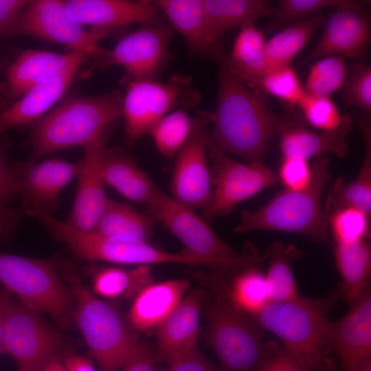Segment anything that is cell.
I'll use <instances>...</instances> for the list:
<instances>
[{
  "instance_id": "1",
  "label": "cell",
  "mask_w": 371,
  "mask_h": 371,
  "mask_svg": "<svg viewBox=\"0 0 371 371\" xmlns=\"http://www.w3.org/2000/svg\"><path fill=\"white\" fill-rule=\"evenodd\" d=\"M208 148L263 163L269 142L276 135L305 126L302 116L272 111L231 70L224 58L218 71V94Z\"/></svg>"
},
{
  "instance_id": "2",
  "label": "cell",
  "mask_w": 371,
  "mask_h": 371,
  "mask_svg": "<svg viewBox=\"0 0 371 371\" xmlns=\"http://www.w3.org/2000/svg\"><path fill=\"white\" fill-rule=\"evenodd\" d=\"M123 95L114 90L98 96L75 92L30 124V161L74 146H85L122 117Z\"/></svg>"
},
{
  "instance_id": "3",
  "label": "cell",
  "mask_w": 371,
  "mask_h": 371,
  "mask_svg": "<svg viewBox=\"0 0 371 371\" xmlns=\"http://www.w3.org/2000/svg\"><path fill=\"white\" fill-rule=\"evenodd\" d=\"M341 297L338 289L322 297L270 302L254 319L261 329L279 337L304 366L315 371L330 356L328 315Z\"/></svg>"
},
{
  "instance_id": "4",
  "label": "cell",
  "mask_w": 371,
  "mask_h": 371,
  "mask_svg": "<svg viewBox=\"0 0 371 371\" xmlns=\"http://www.w3.org/2000/svg\"><path fill=\"white\" fill-rule=\"evenodd\" d=\"M327 155L315 158L310 183L301 190L285 188L260 208L243 210L237 233L256 230L295 233L328 243L330 229L322 205V194L331 174Z\"/></svg>"
},
{
  "instance_id": "5",
  "label": "cell",
  "mask_w": 371,
  "mask_h": 371,
  "mask_svg": "<svg viewBox=\"0 0 371 371\" xmlns=\"http://www.w3.org/2000/svg\"><path fill=\"white\" fill-rule=\"evenodd\" d=\"M27 214L35 218L54 239L65 243L76 255L84 259L139 265L179 263L212 266L209 260L186 249L171 253L148 242L105 236L74 229L57 219L50 211L40 207L28 209Z\"/></svg>"
},
{
  "instance_id": "6",
  "label": "cell",
  "mask_w": 371,
  "mask_h": 371,
  "mask_svg": "<svg viewBox=\"0 0 371 371\" xmlns=\"http://www.w3.org/2000/svg\"><path fill=\"white\" fill-rule=\"evenodd\" d=\"M145 205L147 214L178 238L186 249L209 260L213 267L243 269L258 267L267 260L266 253L260 255L252 244L248 243L243 252L234 249L194 210L177 203L158 186Z\"/></svg>"
},
{
  "instance_id": "7",
  "label": "cell",
  "mask_w": 371,
  "mask_h": 371,
  "mask_svg": "<svg viewBox=\"0 0 371 371\" xmlns=\"http://www.w3.org/2000/svg\"><path fill=\"white\" fill-rule=\"evenodd\" d=\"M0 282L23 303L48 314L61 328L71 326L74 313L71 293L52 260L0 251Z\"/></svg>"
},
{
  "instance_id": "8",
  "label": "cell",
  "mask_w": 371,
  "mask_h": 371,
  "mask_svg": "<svg viewBox=\"0 0 371 371\" xmlns=\"http://www.w3.org/2000/svg\"><path fill=\"white\" fill-rule=\"evenodd\" d=\"M74 318L102 371H118L139 343L117 312L80 281L73 279Z\"/></svg>"
},
{
  "instance_id": "9",
  "label": "cell",
  "mask_w": 371,
  "mask_h": 371,
  "mask_svg": "<svg viewBox=\"0 0 371 371\" xmlns=\"http://www.w3.org/2000/svg\"><path fill=\"white\" fill-rule=\"evenodd\" d=\"M126 87L122 101L125 121V142L133 145L148 134L164 116L177 109L198 104L200 94L192 85L191 76L175 74L166 82L157 78L132 79L124 76Z\"/></svg>"
},
{
  "instance_id": "10",
  "label": "cell",
  "mask_w": 371,
  "mask_h": 371,
  "mask_svg": "<svg viewBox=\"0 0 371 371\" xmlns=\"http://www.w3.org/2000/svg\"><path fill=\"white\" fill-rule=\"evenodd\" d=\"M208 339L221 365V371H260L273 341L265 342L261 328L227 300L208 311Z\"/></svg>"
},
{
  "instance_id": "11",
  "label": "cell",
  "mask_w": 371,
  "mask_h": 371,
  "mask_svg": "<svg viewBox=\"0 0 371 371\" xmlns=\"http://www.w3.org/2000/svg\"><path fill=\"white\" fill-rule=\"evenodd\" d=\"M62 335L40 313L11 296L4 319L3 354L17 363V371H43L63 345Z\"/></svg>"
},
{
  "instance_id": "12",
  "label": "cell",
  "mask_w": 371,
  "mask_h": 371,
  "mask_svg": "<svg viewBox=\"0 0 371 371\" xmlns=\"http://www.w3.org/2000/svg\"><path fill=\"white\" fill-rule=\"evenodd\" d=\"M31 36L64 45L71 51L85 54L93 62L105 49L99 42L106 36L98 31L86 30L69 14L64 1H30L17 19L11 38Z\"/></svg>"
},
{
  "instance_id": "13",
  "label": "cell",
  "mask_w": 371,
  "mask_h": 371,
  "mask_svg": "<svg viewBox=\"0 0 371 371\" xmlns=\"http://www.w3.org/2000/svg\"><path fill=\"white\" fill-rule=\"evenodd\" d=\"M173 30L171 26L159 23L129 31L119 38L113 49H106L91 69L119 65L126 69L125 76L129 78H157L171 58L169 44Z\"/></svg>"
},
{
  "instance_id": "14",
  "label": "cell",
  "mask_w": 371,
  "mask_h": 371,
  "mask_svg": "<svg viewBox=\"0 0 371 371\" xmlns=\"http://www.w3.org/2000/svg\"><path fill=\"white\" fill-rule=\"evenodd\" d=\"M212 185L210 207L203 212L207 222L229 214L239 203L274 186L278 175L264 163H242L215 149L208 148Z\"/></svg>"
},
{
  "instance_id": "15",
  "label": "cell",
  "mask_w": 371,
  "mask_h": 371,
  "mask_svg": "<svg viewBox=\"0 0 371 371\" xmlns=\"http://www.w3.org/2000/svg\"><path fill=\"white\" fill-rule=\"evenodd\" d=\"M88 59L85 54L74 51L57 53L26 49L20 52L4 69L5 96L1 111L31 89L76 74Z\"/></svg>"
},
{
  "instance_id": "16",
  "label": "cell",
  "mask_w": 371,
  "mask_h": 371,
  "mask_svg": "<svg viewBox=\"0 0 371 371\" xmlns=\"http://www.w3.org/2000/svg\"><path fill=\"white\" fill-rule=\"evenodd\" d=\"M210 132L194 133L177 154L170 189L171 197L191 208L205 211L212 201V180L207 153Z\"/></svg>"
},
{
  "instance_id": "17",
  "label": "cell",
  "mask_w": 371,
  "mask_h": 371,
  "mask_svg": "<svg viewBox=\"0 0 371 371\" xmlns=\"http://www.w3.org/2000/svg\"><path fill=\"white\" fill-rule=\"evenodd\" d=\"M18 198L23 207H37L52 212L58 203L63 188L78 177L82 167V159L69 162L54 158L42 161L12 160Z\"/></svg>"
},
{
  "instance_id": "18",
  "label": "cell",
  "mask_w": 371,
  "mask_h": 371,
  "mask_svg": "<svg viewBox=\"0 0 371 371\" xmlns=\"http://www.w3.org/2000/svg\"><path fill=\"white\" fill-rule=\"evenodd\" d=\"M119 122L106 127L84 146L85 156L72 210L65 221L74 229L91 231L99 219L108 197L104 190L101 165L106 145Z\"/></svg>"
},
{
  "instance_id": "19",
  "label": "cell",
  "mask_w": 371,
  "mask_h": 371,
  "mask_svg": "<svg viewBox=\"0 0 371 371\" xmlns=\"http://www.w3.org/2000/svg\"><path fill=\"white\" fill-rule=\"evenodd\" d=\"M70 16L82 25L106 36L133 23L142 25L160 22L161 12L153 1L67 0Z\"/></svg>"
},
{
  "instance_id": "20",
  "label": "cell",
  "mask_w": 371,
  "mask_h": 371,
  "mask_svg": "<svg viewBox=\"0 0 371 371\" xmlns=\"http://www.w3.org/2000/svg\"><path fill=\"white\" fill-rule=\"evenodd\" d=\"M368 6H344L335 9L326 21L324 32L306 61L328 56L363 58L370 42Z\"/></svg>"
},
{
  "instance_id": "21",
  "label": "cell",
  "mask_w": 371,
  "mask_h": 371,
  "mask_svg": "<svg viewBox=\"0 0 371 371\" xmlns=\"http://www.w3.org/2000/svg\"><path fill=\"white\" fill-rule=\"evenodd\" d=\"M331 352L339 359L342 371H355L371 356V289L367 288L340 319L331 322Z\"/></svg>"
},
{
  "instance_id": "22",
  "label": "cell",
  "mask_w": 371,
  "mask_h": 371,
  "mask_svg": "<svg viewBox=\"0 0 371 371\" xmlns=\"http://www.w3.org/2000/svg\"><path fill=\"white\" fill-rule=\"evenodd\" d=\"M204 294L200 288L193 289L157 326V348L161 361L170 365L197 349Z\"/></svg>"
},
{
  "instance_id": "23",
  "label": "cell",
  "mask_w": 371,
  "mask_h": 371,
  "mask_svg": "<svg viewBox=\"0 0 371 371\" xmlns=\"http://www.w3.org/2000/svg\"><path fill=\"white\" fill-rule=\"evenodd\" d=\"M352 125V116L346 113L341 124L333 130L316 133L304 126L291 128L280 135L282 159L308 160L327 154L345 157L348 153V135Z\"/></svg>"
},
{
  "instance_id": "24",
  "label": "cell",
  "mask_w": 371,
  "mask_h": 371,
  "mask_svg": "<svg viewBox=\"0 0 371 371\" xmlns=\"http://www.w3.org/2000/svg\"><path fill=\"white\" fill-rule=\"evenodd\" d=\"M209 40L217 57L221 58L219 43L233 28L249 24L270 15L272 3L266 0H203Z\"/></svg>"
},
{
  "instance_id": "25",
  "label": "cell",
  "mask_w": 371,
  "mask_h": 371,
  "mask_svg": "<svg viewBox=\"0 0 371 371\" xmlns=\"http://www.w3.org/2000/svg\"><path fill=\"white\" fill-rule=\"evenodd\" d=\"M190 286L186 279L151 283L141 290L128 313V320L137 330L157 327L178 306Z\"/></svg>"
},
{
  "instance_id": "26",
  "label": "cell",
  "mask_w": 371,
  "mask_h": 371,
  "mask_svg": "<svg viewBox=\"0 0 371 371\" xmlns=\"http://www.w3.org/2000/svg\"><path fill=\"white\" fill-rule=\"evenodd\" d=\"M357 119L366 150L363 164L352 181H346L342 176L334 181L323 208L326 218L346 207L358 209L369 216L371 214V126L370 118L365 115Z\"/></svg>"
},
{
  "instance_id": "27",
  "label": "cell",
  "mask_w": 371,
  "mask_h": 371,
  "mask_svg": "<svg viewBox=\"0 0 371 371\" xmlns=\"http://www.w3.org/2000/svg\"><path fill=\"white\" fill-rule=\"evenodd\" d=\"M153 1L172 28L182 35L191 55L217 57L207 35L203 0Z\"/></svg>"
},
{
  "instance_id": "28",
  "label": "cell",
  "mask_w": 371,
  "mask_h": 371,
  "mask_svg": "<svg viewBox=\"0 0 371 371\" xmlns=\"http://www.w3.org/2000/svg\"><path fill=\"white\" fill-rule=\"evenodd\" d=\"M103 180L123 196L146 204L157 186L131 155L118 147L106 148L102 159Z\"/></svg>"
},
{
  "instance_id": "29",
  "label": "cell",
  "mask_w": 371,
  "mask_h": 371,
  "mask_svg": "<svg viewBox=\"0 0 371 371\" xmlns=\"http://www.w3.org/2000/svg\"><path fill=\"white\" fill-rule=\"evenodd\" d=\"M76 74L39 85L0 112V135L12 127L30 125L65 95Z\"/></svg>"
},
{
  "instance_id": "30",
  "label": "cell",
  "mask_w": 371,
  "mask_h": 371,
  "mask_svg": "<svg viewBox=\"0 0 371 371\" xmlns=\"http://www.w3.org/2000/svg\"><path fill=\"white\" fill-rule=\"evenodd\" d=\"M336 267L341 281V297L350 305L370 286L371 246L367 239L345 243L334 242Z\"/></svg>"
},
{
  "instance_id": "31",
  "label": "cell",
  "mask_w": 371,
  "mask_h": 371,
  "mask_svg": "<svg viewBox=\"0 0 371 371\" xmlns=\"http://www.w3.org/2000/svg\"><path fill=\"white\" fill-rule=\"evenodd\" d=\"M156 220L126 203L107 199L105 207L93 229L95 234L150 242Z\"/></svg>"
},
{
  "instance_id": "32",
  "label": "cell",
  "mask_w": 371,
  "mask_h": 371,
  "mask_svg": "<svg viewBox=\"0 0 371 371\" xmlns=\"http://www.w3.org/2000/svg\"><path fill=\"white\" fill-rule=\"evenodd\" d=\"M267 40L254 24L240 28L230 56L225 58L233 73L246 85H256L267 72Z\"/></svg>"
},
{
  "instance_id": "33",
  "label": "cell",
  "mask_w": 371,
  "mask_h": 371,
  "mask_svg": "<svg viewBox=\"0 0 371 371\" xmlns=\"http://www.w3.org/2000/svg\"><path fill=\"white\" fill-rule=\"evenodd\" d=\"M213 120L214 113L212 112L198 111L192 115L187 109H177L160 119L148 134L153 139L159 152L172 159L194 133L212 124Z\"/></svg>"
},
{
  "instance_id": "34",
  "label": "cell",
  "mask_w": 371,
  "mask_h": 371,
  "mask_svg": "<svg viewBox=\"0 0 371 371\" xmlns=\"http://www.w3.org/2000/svg\"><path fill=\"white\" fill-rule=\"evenodd\" d=\"M269 267L265 274L270 302H284L300 297L291 265L302 256L296 246L273 241L266 251Z\"/></svg>"
},
{
  "instance_id": "35",
  "label": "cell",
  "mask_w": 371,
  "mask_h": 371,
  "mask_svg": "<svg viewBox=\"0 0 371 371\" xmlns=\"http://www.w3.org/2000/svg\"><path fill=\"white\" fill-rule=\"evenodd\" d=\"M326 21L322 14L315 15L284 27L267 41V72L290 66L316 31L324 25Z\"/></svg>"
},
{
  "instance_id": "36",
  "label": "cell",
  "mask_w": 371,
  "mask_h": 371,
  "mask_svg": "<svg viewBox=\"0 0 371 371\" xmlns=\"http://www.w3.org/2000/svg\"><path fill=\"white\" fill-rule=\"evenodd\" d=\"M152 280L149 265H139L133 269L107 267L95 274L93 289L95 294L106 298L135 297Z\"/></svg>"
},
{
  "instance_id": "37",
  "label": "cell",
  "mask_w": 371,
  "mask_h": 371,
  "mask_svg": "<svg viewBox=\"0 0 371 371\" xmlns=\"http://www.w3.org/2000/svg\"><path fill=\"white\" fill-rule=\"evenodd\" d=\"M227 295L236 309L251 317L270 303L265 274L258 267L243 269L233 280Z\"/></svg>"
},
{
  "instance_id": "38",
  "label": "cell",
  "mask_w": 371,
  "mask_h": 371,
  "mask_svg": "<svg viewBox=\"0 0 371 371\" xmlns=\"http://www.w3.org/2000/svg\"><path fill=\"white\" fill-rule=\"evenodd\" d=\"M370 1L353 0H281L269 24V31L278 30L309 19L326 8L344 6H368Z\"/></svg>"
},
{
  "instance_id": "39",
  "label": "cell",
  "mask_w": 371,
  "mask_h": 371,
  "mask_svg": "<svg viewBox=\"0 0 371 371\" xmlns=\"http://www.w3.org/2000/svg\"><path fill=\"white\" fill-rule=\"evenodd\" d=\"M348 76L344 57L324 56L311 67L304 88L307 94L330 97L343 88Z\"/></svg>"
},
{
  "instance_id": "40",
  "label": "cell",
  "mask_w": 371,
  "mask_h": 371,
  "mask_svg": "<svg viewBox=\"0 0 371 371\" xmlns=\"http://www.w3.org/2000/svg\"><path fill=\"white\" fill-rule=\"evenodd\" d=\"M327 219L334 242L350 243L370 236V216L358 209L342 208Z\"/></svg>"
},
{
  "instance_id": "41",
  "label": "cell",
  "mask_w": 371,
  "mask_h": 371,
  "mask_svg": "<svg viewBox=\"0 0 371 371\" xmlns=\"http://www.w3.org/2000/svg\"><path fill=\"white\" fill-rule=\"evenodd\" d=\"M258 84L265 91L291 106H297L306 95L303 85L291 65L267 71Z\"/></svg>"
},
{
  "instance_id": "42",
  "label": "cell",
  "mask_w": 371,
  "mask_h": 371,
  "mask_svg": "<svg viewBox=\"0 0 371 371\" xmlns=\"http://www.w3.org/2000/svg\"><path fill=\"white\" fill-rule=\"evenodd\" d=\"M302 117L313 127L322 131L333 130L338 127L344 120L330 97L314 95L306 93L297 105Z\"/></svg>"
},
{
  "instance_id": "43",
  "label": "cell",
  "mask_w": 371,
  "mask_h": 371,
  "mask_svg": "<svg viewBox=\"0 0 371 371\" xmlns=\"http://www.w3.org/2000/svg\"><path fill=\"white\" fill-rule=\"evenodd\" d=\"M343 89L346 104L358 107L364 115H371V67L363 62L353 67Z\"/></svg>"
},
{
  "instance_id": "44",
  "label": "cell",
  "mask_w": 371,
  "mask_h": 371,
  "mask_svg": "<svg viewBox=\"0 0 371 371\" xmlns=\"http://www.w3.org/2000/svg\"><path fill=\"white\" fill-rule=\"evenodd\" d=\"M12 146L9 136L5 133L0 135V206L8 207L18 198L15 175L8 153Z\"/></svg>"
},
{
  "instance_id": "45",
  "label": "cell",
  "mask_w": 371,
  "mask_h": 371,
  "mask_svg": "<svg viewBox=\"0 0 371 371\" xmlns=\"http://www.w3.org/2000/svg\"><path fill=\"white\" fill-rule=\"evenodd\" d=\"M311 166L308 160L299 158L282 159L278 179L290 190H301L310 183Z\"/></svg>"
},
{
  "instance_id": "46",
  "label": "cell",
  "mask_w": 371,
  "mask_h": 371,
  "mask_svg": "<svg viewBox=\"0 0 371 371\" xmlns=\"http://www.w3.org/2000/svg\"><path fill=\"white\" fill-rule=\"evenodd\" d=\"M260 371H311L285 347L273 342L271 353Z\"/></svg>"
},
{
  "instance_id": "47",
  "label": "cell",
  "mask_w": 371,
  "mask_h": 371,
  "mask_svg": "<svg viewBox=\"0 0 371 371\" xmlns=\"http://www.w3.org/2000/svg\"><path fill=\"white\" fill-rule=\"evenodd\" d=\"M30 1L0 0V40L11 38L13 27Z\"/></svg>"
},
{
  "instance_id": "48",
  "label": "cell",
  "mask_w": 371,
  "mask_h": 371,
  "mask_svg": "<svg viewBox=\"0 0 371 371\" xmlns=\"http://www.w3.org/2000/svg\"><path fill=\"white\" fill-rule=\"evenodd\" d=\"M168 371H221L215 368L196 349L170 365Z\"/></svg>"
},
{
  "instance_id": "49",
  "label": "cell",
  "mask_w": 371,
  "mask_h": 371,
  "mask_svg": "<svg viewBox=\"0 0 371 371\" xmlns=\"http://www.w3.org/2000/svg\"><path fill=\"white\" fill-rule=\"evenodd\" d=\"M24 212L0 206V241L8 240L20 224Z\"/></svg>"
},
{
  "instance_id": "50",
  "label": "cell",
  "mask_w": 371,
  "mask_h": 371,
  "mask_svg": "<svg viewBox=\"0 0 371 371\" xmlns=\"http://www.w3.org/2000/svg\"><path fill=\"white\" fill-rule=\"evenodd\" d=\"M118 371H157L147 345L139 344L134 355Z\"/></svg>"
},
{
  "instance_id": "51",
  "label": "cell",
  "mask_w": 371,
  "mask_h": 371,
  "mask_svg": "<svg viewBox=\"0 0 371 371\" xmlns=\"http://www.w3.org/2000/svg\"><path fill=\"white\" fill-rule=\"evenodd\" d=\"M62 360L65 371H97L89 359L69 350L63 352Z\"/></svg>"
},
{
  "instance_id": "52",
  "label": "cell",
  "mask_w": 371,
  "mask_h": 371,
  "mask_svg": "<svg viewBox=\"0 0 371 371\" xmlns=\"http://www.w3.org/2000/svg\"><path fill=\"white\" fill-rule=\"evenodd\" d=\"M12 293L3 287L0 291V355H3L5 313Z\"/></svg>"
},
{
  "instance_id": "53",
  "label": "cell",
  "mask_w": 371,
  "mask_h": 371,
  "mask_svg": "<svg viewBox=\"0 0 371 371\" xmlns=\"http://www.w3.org/2000/svg\"><path fill=\"white\" fill-rule=\"evenodd\" d=\"M315 371H342L341 368L337 367L336 361L328 357Z\"/></svg>"
},
{
  "instance_id": "54",
  "label": "cell",
  "mask_w": 371,
  "mask_h": 371,
  "mask_svg": "<svg viewBox=\"0 0 371 371\" xmlns=\"http://www.w3.org/2000/svg\"><path fill=\"white\" fill-rule=\"evenodd\" d=\"M43 371H65L60 356L59 355L54 358Z\"/></svg>"
},
{
  "instance_id": "55",
  "label": "cell",
  "mask_w": 371,
  "mask_h": 371,
  "mask_svg": "<svg viewBox=\"0 0 371 371\" xmlns=\"http://www.w3.org/2000/svg\"><path fill=\"white\" fill-rule=\"evenodd\" d=\"M355 371H371V356L364 359L358 365Z\"/></svg>"
},
{
  "instance_id": "56",
  "label": "cell",
  "mask_w": 371,
  "mask_h": 371,
  "mask_svg": "<svg viewBox=\"0 0 371 371\" xmlns=\"http://www.w3.org/2000/svg\"><path fill=\"white\" fill-rule=\"evenodd\" d=\"M5 96V86L3 81L0 80V112L3 109Z\"/></svg>"
}]
</instances>
